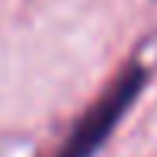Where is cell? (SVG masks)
<instances>
[{"label": "cell", "mask_w": 157, "mask_h": 157, "mask_svg": "<svg viewBox=\"0 0 157 157\" xmlns=\"http://www.w3.org/2000/svg\"><path fill=\"white\" fill-rule=\"evenodd\" d=\"M141 80H144V71H128L122 80L83 116V122L74 128L71 141L64 144V151L58 157H90L93 154L96 147L106 141V135L112 132V125L119 122V116L125 112V106L132 103L135 93L141 90Z\"/></svg>", "instance_id": "cell-1"}]
</instances>
